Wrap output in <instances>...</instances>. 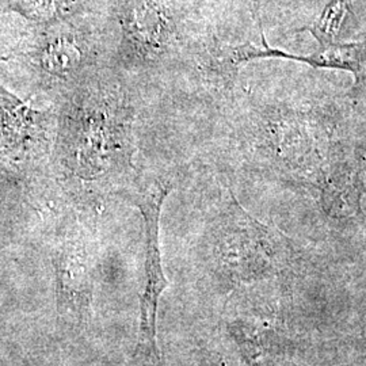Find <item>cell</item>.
<instances>
[{
    "instance_id": "5",
    "label": "cell",
    "mask_w": 366,
    "mask_h": 366,
    "mask_svg": "<svg viewBox=\"0 0 366 366\" xmlns=\"http://www.w3.org/2000/svg\"><path fill=\"white\" fill-rule=\"evenodd\" d=\"M320 190L322 205L327 214L335 219L350 217L361 210L366 177L357 167L342 164L320 181Z\"/></svg>"
},
{
    "instance_id": "7",
    "label": "cell",
    "mask_w": 366,
    "mask_h": 366,
    "mask_svg": "<svg viewBox=\"0 0 366 366\" xmlns=\"http://www.w3.org/2000/svg\"><path fill=\"white\" fill-rule=\"evenodd\" d=\"M365 45L360 44H332L330 46H320V51L305 56L307 64L312 66L326 68H342L352 71L358 83H362L366 76L364 60H365Z\"/></svg>"
},
{
    "instance_id": "4",
    "label": "cell",
    "mask_w": 366,
    "mask_h": 366,
    "mask_svg": "<svg viewBox=\"0 0 366 366\" xmlns=\"http://www.w3.org/2000/svg\"><path fill=\"white\" fill-rule=\"evenodd\" d=\"M105 53L90 34L61 21L41 39L33 60L41 83L59 98L92 69L109 63Z\"/></svg>"
},
{
    "instance_id": "8",
    "label": "cell",
    "mask_w": 366,
    "mask_h": 366,
    "mask_svg": "<svg viewBox=\"0 0 366 366\" xmlns=\"http://www.w3.org/2000/svg\"><path fill=\"white\" fill-rule=\"evenodd\" d=\"M347 0H331L314 25L304 27L302 30H308L319 41L320 46H330L335 44V39L347 11Z\"/></svg>"
},
{
    "instance_id": "1",
    "label": "cell",
    "mask_w": 366,
    "mask_h": 366,
    "mask_svg": "<svg viewBox=\"0 0 366 366\" xmlns=\"http://www.w3.org/2000/svg\"><path fill=\"white\" fill-rule=\"evenodd\" d=\"M136 117V86L109 63L63 92L52 142L59 184L78 198L117 196L139 171Z\"/></svg>"
},
{
    "instance_id": "3",
    "label": "cell",
    "mask_w": 366,
    "mask_h": 366,
    "mask_svg": "<svg viewBox=\"0 0 366 366\" xmlns=\"http://www.w3.org/2000/svg\"><path fill=\"white\" fill-rule=\"evenodd\" d=\"M174 187L171 174H142L137 171L131 183L117 197L139 208L145 228V288L140 305L139 343L145 357L155 364L160 362L157 349V304L164 289L169 287L162 266L159 243V225L162 207Z\"/></svg>"
},
{
    "instance_id": "2",
    "label": "cell",
    "mask_w": 366,
    "mask_h": 366,
    "mask_svg": "<svg viewBox=\"0 0 366 366\" xmlns=\"http://www.w3.org/2000/svg\"><path fill=\"white\" fill-rule=\"evenodd\" d=\"M121 37L109 64L133 81L170 66L179 49L170 0H118Z\"/></svg>"
},
{
    "instance_id": "6",
    "label": "cell",
    "mask_w": 366,
    "mask_h": 366,
    "mask_svg": "<svg viewBox=\"0 0 366 366\" xmlns=\"http://www.w3.org/2000/svg\"><path fill=\"white\" fill-rule=\"evenodd\" d=\"M264 57H284L297 61L300 60V56L270 48L262 36V46L246 42L242 45H222L214 48L205 59H201V68L205 69L212 79L220 83L222 87H231L235 83L237 69L240 66L249 60Z\"/></svg>"
}]
</instances>
